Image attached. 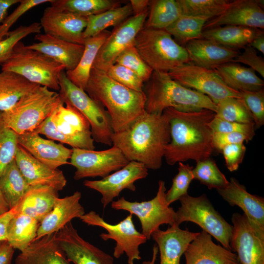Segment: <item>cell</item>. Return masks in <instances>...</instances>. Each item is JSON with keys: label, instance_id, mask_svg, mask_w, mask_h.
Here are the masks:
<instances>
[{"label": "cell", "instance_id": "44dd1931", "mask_svg": "<svg viewBox=\"0 0 264 264\" xmlns=\"http://www.w3.org/2000/svg\"><path fill=\"white\" fill-rule=\"evenodd\" d=\"M264 1L236 0L229 2L226 9L219 16L209 20L203 30L222 26L236 25L264 28Z\"/></svg>", "mask_w": 264, "mask_h": 264}, {"label": "cell", "instance_id": "4dcf8cb0", "mask_svg": "<svg viewBox=\"0 0 264 264\" xmlns=\"http://www.w3.org/2000/svg\"><path fill=\"white\" fill-rule=\"evenodd\" d=\"M229 88L236 91H257L264 89V82L250 67L231 62L213 69Z\"/></svg>", "mask_w": 264, "mask_h": 264}, {"label": "cell", "instance_id": "8fae6325", "mask_svg": "<svg viewBox=\"0 0 264 264\" xmlns=\"http://www.w3.org/2000/svg\"><path fill=\"white\" fill-rule=\"evenodd\" d=\"M166 188L165 182L158 181L157 194L153 199L142 202H131L124 197L111 202V208L116 210L127 211L134 215L139 220L142 233L147 240L152 233L159 229L163 224L173 225L175 222L176 211L170 207L166 200Z\"/></svg>", "mask_w": 264, "mask_h": 264}, {"label": "cell", "instance_id": "d4e9b609", "mask_svg": "<svg viewBox=\"0 0 264 264\" xmlns=\"http://www.w3.org/2000/svg\"><path fill=\"white\" fill-rule=\"evenodd\" d=\"M81 198V193L78 191L70 196L58 198L51 211L40 222L35 239L57 232L73 219L84 215L85 212L80 202Z\"/></svg>", "mask_w": 264, "mask_h": 264}, {"label": "cell", "instance_id": "94428289", "mask_svg": "<svg viewBox=\"0 0 264 264\" xmlns=\"http://www.w3.org/2000/svg\"><path fill=\"white\" fill-rule=\"evenodd\" d=\"M252 48L264 54V33L256 37L249 44Z\"/></svg>", "mask_w": 264, "mask_h": 264}, {"label": "cell", "instance_id": "db71d44e", "mask_svg": "<svg viewBox=\"0 0 264 264\" xmlns=\"http://www.w3.org/2000/svg\"><path fill=\"white\" fill-rule=\"evenodd\" d=\"M248 66L250 68L264 77V60L258 55L256 50L248 45L244 48L243 52L239 54L232 61Z\"/></svg>", "mask_w": 264, "mask_h": 264}, {"label": "cell", "instance_id": "681fc988", "mask_svg": "<svg viewBox=\"0 0 264 264\" xmlns=\"http://www.w3.org/2000/svg\"><path fill=\"white\" fill-rule=\"evenodd\" d=\"M242 98L251 112L255 129L264 124V90L257 91H241Z\"/></svg>", "mask_w": 264, "mask_h": 264}, {"label": "cell", "instance_id": "7a4b0ae2", "mask_svg": "<svg viewBox=\"0 0 264 264\" xmlns=\"http://www.w3.org/2000/svg\"><path fill=\"white\" fill-rule=\"evenodd\" d=\"M112 144L118 148L129 161L157 170L162 165L166 146L171 140L168 115L146 111L127 129L113 132Z\"/></svg>", "mask_w": 264, "mask_h": 264}, {"label": "cell", "instance_id": "2e32d148", "mask_svg": "<svg viewBox=\"0 0 264 264\" xmlns=\"http://www.w3.org/2000/svg\"><path fill=\"white\" fill-rule=\"evenodd\" d=\"M148 175V169L144 164L131 161L121 169L100 180H85L83 184L101 194V201L105 208L124 189L135 191L134 182L146 178Z\"/></svg>", "mask_w": 264, "mask_h": 264}, {"label": "cell", "instance_id": "603a6c76", "mask_svg": "<svg viewBox=\"0 0 264 264\" xmlns=\"http://www.w3.org/2000/svg\"><path fill=\"white\" fill-rule=\"evenodd\" d=\"M18 144L35 158L52 169L70 164L72 149L61 143L42 137L35 131H31L18 136Z\"/></svg>", "mask_w": 264, "mask_h": 264}, {"label": "cell", "instance_id": "e575fe53", "mask_svg": "<svg viewBox=\"0 0 264 264\" xmlns=\"http://www.w3.org/2000/svg\"><path fill=\"white\" fill-rule=\"evenodd\" d=\"M40 223L30 216L17 212L9 225L7 241L14 249L23 251L36 238Z\"/></svg>", "mask_w": 264, "mask_h": 264}, {"label": "cell", "instance_id": "6f0895ef", "mask_svg": "<svg viewBox=\"0 0 264 264\" xmlns=\"http://www.w3.org/2000/svg\"><path fill=\"white\" fill-rule=\"evenodd\" d=\"M14 251L7 241L0 242V264H11Z\"/></svg>", "mask_w": 264, "mask_h": 264}, {"label": "cell", "instance_id": "b9f144b4", "mask_svg": "<svg viewBox=\"0 0 264 264\" xmlns=\"http://www.w3.org/2000/svg\"><path fill=\"white\" fill-rule=\"evenodd\" d=\"M215 117L242 123L254 122L251 112L242 98L227 97L216 105Z\"/></svg>", "mask_w": 264, "mask_h": 264}, {"label": "cell", "instance_id": "7bdbcfd3", "mask_svg": "<svg viewBox=\"0 0 264 264\" xmlns=\"http://www.w3.org/2000/svg\"><path fill=\"white\" fill-rule=\"evenodd\" d=\"M192 172L194 179L199 181L209 189H223L229 182L216 162L210 157L197 162Z\"/></svg>", "mask_w": 264, "mask_h": 264}, {"label": "cell", "instance_id": "74e56055", "mask_svg": "<svg viewBox=\"0 0 264 264\" xmlns=\"http://www.w3.org/2000/svg\"><path fill=\"white\" fill-rule=\"evenodd\" d=\"M149 6L147 28L165 30L182 15L177 0H150Z\"/></svg>", "mask_w": 264, "mask_h": 264}, {"label": "cell", "instance_id": "83f0119b", "mask_svg": "<svg viewBox=\"0 0 264 264\" xmlns=\"http://www.w3.org/2000/svg\"><path fill=\"white\" fill-rule=\"evenodd\" d=\"M184 47L190 63L208 69H213L218 66L232 62L240 54L238 50L204 38L191 40Z\"/></svg>", "mask_w": 264, "mask_h": 264}, {"label": "cell", "instance_id": "cb8c5ba5", "mask_svg": "<svg viewBox=\"0 0 264 264\" xmlns=\"http://www.w3.org/2000/svg\"><path fill=\"white\" fill-rule=\"evenodd\" d=\"M186 264H236L237 254L212 241L204 230L189 243L184 253Z\"/></svg>", "mask_w": 264, "mask_h": 264}, {"label": "cell", "instance_id": "be15d7a7", "mask_svg": "<svg viewBox=\"0 0 264 264\" xmlns=\"http://www.w3.org/2000/svg\"><path fill=\"white\" fill-rule=\"evenodd\" d=\"M158 249L157 245L154 244L153 248V255L151 261H144L142 264H155V262L157 258Z\"/></svg>", "mask_w": 264, "mask_h": 264}, {"label": "cell", "instance_id": "ba28073f", "mask_svg": "<svg viewBox=\"0 0 264 264\" xmlns=\"http://www.w3.org/2000/svg\"><path fill=\"white\" fill-rule=\"evenodd\" d=\"M1 66V71L14 72L31 83L55 90L60 89L59 76L65 69L62 64L27 48L21 41L15 45L8 59Z\"/></svg>", "mask_w": 264, "mask_h": 264}, {"label": "cell", "instance_id": "11a10c76", "mask_svg": "<svg viewBox=\"0 0 264 264\" xmlns=\"http://www.w3.org/2000/svg\"><path fill=\"white\" fill-rule=\"evenodd\" d=\"M253 137L243 133L215 132L213 134V144L215 150L221 152L222 149L226 145L233 144L248 142Z\"/></svg>", "mask_w": 264, "mask_h": 264}, {"label": "cell", "instance_id": "816d5d0a", "mask_svg": "<svg viewBox=\"0 0 264 264\" xmlns=\"http://www.w3.org/2000/svg\"><path fill=\"white\" fill-rule=\"evenodd\" d=\"M208 126L213 132H238L249 135L253 137L255 135L254 122L242 123L225 121L216 117L208 123Z\"/></svg>", "mask_w": 264, "mask_h": 264}, {"label": "cell", "instance_id": "6125c7cd", "mask_svg": "<svg viewBox=\"0 0 264 264\" xmlns=\"http://www.w3.org/2000/svg\"><path fill=\"white\" fill-rule=\"evenodd\" d=\"M10 210L5 199L0 190V216Z\"/></svg>", "mask_w": 264, "mask_h": 264}, {"label": "cell", "instance_id": "e0dca14e", "mask_svg": "<svg viewBox=\"0 0 264 264\" xmlns=\"http://www.w3.org/2000/svg\"><path fill=\"white\" fill-rule=\"evenodd\" d=\"M67 260L74 264H114L113 258L82 238L71 222L56 234Z\"/></svg>", "mask_w": 264, "mask_h": 264}, {"label": "cell", "instance_id": "5b68a950", "mask_svg": "<svg viewBox=\"0 0 264 264\" xmlns=\"http://www.w3.org/2000/svg\"><path fill=\"white\" fill-rule=\"evenodd\" d=\"M61 104L59 93L38 85L1 111V116L5 125L19 135L34 131Z\"/></svg>", "mask_w": 264, "mask_h": 264}, {"label": "cell", "instance_id": "277c9868", "mask_svg": "<svg viewBox=\"0 0 264 264\" xmlns=\"http://www.w3.org/2000/svg\"><path fill=\"white\" fill-rule=\"evenodd\" d=\"M145 91V110L161 114L172 108L188 112L207 109L214 112L216 105L207 96L185 88L174 80L168 72L154 71L147 82Z\"/></svg>", "mask_w": 264, "mask_h": 264}, {"label": "cell", "instance_id": "8992f818", "mask_svg": "<svg viewBox=\"0 0 264 264\" xmlns=\"http://www.w3.org/2000/svg\"><path fill=\"white\" fill-rule=\"evenodd\" d=\"M61 104L35 130L49 139L78 148L94 150L89 123L77 109Z\"/></svg>", "mask_w": 264, "mask_h": 264}, {"label": "cell", "instance_id": "d6a6232c", "mask_svg": "<svg viewBox=\"0 0 264 264\" xmlns=\"http://www.w3.org/2000/svg\"><path fill=\"white\" fill-rule=\"evenodd\" d=\"M110 33L105 30L98 35L84 40V50L76 68L66 71L67 78L75 85L85 90L90 72L98 51Z\"/></svg>", "mask_w": 264, "mask_h": 264}, {"label": "cell", "instance_id": "484cf974", "mask_svg": "<svg viewBox=\"0 0 264 264\" xmlns=\"http://www.w3.org/2000/svg\"><path fill=\"white\" fill-rule=\"evenodd\" d=\"M198 233L181 229L175 224L165 230L158 229L154 232L151 238L159 251L160 264H180L181 256Z\"/></svg>", "mask_w": 264, "mask_h": 264}, {"label": "cell", "instance_id": "680465c9", "mask_svg": "<svg viewBox=\"0 0 264 264\" xmlns=\"http://www.w3.org/2000/svg\"><path fill=\"white\" fill-rule=\"evenodd\" d=\"M129 3L134 16L147 12L150 5V0H131Z\"/></svg>", "mask_w": 264, "mask_h": 264}, {"label": "cell", "instance_id": "f35d334b", "mask_svg": "<svg viewBox=\"0 0 264 264\" xmlns=\"http://www.w3.org/2000/svg\"><path fill=\"white\" fill-rule=\"evenodd\" d=\"M50 3L61 10L85 17L117 7L120 3L113 0H51Z\"/></svg>", "mask_w": 264, "mask_h": 264}, {"label": "cell", "instance_id": "30bf717a", "mask_svg": "<svg viewBox=\"0 0 264 264\" xmlns=\"http://www.w3.org/2000/svg\"><path fill=\"white\" fill-rule=\"evenodd\" d=\"M179 200L181 206L176 212L175 224L194 222L231 251L229 243L233 226L215 210L205 194L196 197L187 194Z\"/></svg>", "mask_w": 264, "mask_h": 264}, {"label": "cell", "instance_id": "52a82bcc", "mask_svg": "<svg viewBox=\"0 0 264 264\" xmlns=\"http://www.w3.org/2000/svg\"><path fill=\"white\" fill-rule=\"evenodd\" d=\"M134 46L153 71L168 72L190 63L185 48L165 30L143 27L135 38Z\"/></svg>", "mask_w": 264, "mask_h": 264}, {"label": "cell", "instance_id": "f6af8a7d", "mask_svg": "<svg viewBox=\"0 0 264 264\" xmlns=\"http://www.w3.org/2000/svg\"><path fill=\"white\" fill-rule=\"evenodd\" d=\"M41 29L40 23L35 22L28 25H21L10 31L8 36L0 41V65L8 59L18 42L29 35L40 33Z\"/></svg>", "mask_w": 264, "mask_h": 264}, {"label": "cell", "instance_id": "6da1fadb", "mask_svg": "<svg viewBox=\"0 0 264 264\" xmlns=\"http://www.w3.org/2000/svg\"><path fill=\"white\" fill-rule=\"evenodd\" d=\"M168 116L171 140L166 146L164 157L167 163L194 160L197 162L210 157L215 151L213 132L208 123L215 113L209 110L181 111L172 108L164 111Z\"/></svg>", "mask_w": 264, "mask_h": 264}, {"label": "cell", "instance_id": "f907efd6", "mask_svg": "<svg viewBox=\"0 0 264 264\" xmlns=\"http://www.w3.org/2000/svg\"><path fill=\"white\" fill-rule=\"evenodd\" d=\"M51 0H20L19 6L1 22L0 24V41L8 35L9 29L15 22L31 8Z\"/></svg>", "mask_w": 264, "mask_h": 264}, {"label": "cell", "instance_id": "ffe728a7", "mask_svg": "<svg viewBox=\"0 0 264 264\" xmlns=\"http://www.w3.org/2000/svg\"><path fill=\"white\" fill-rule=\"evenodd\" d=\"M40 23L45 34L68 42L84 44L83 33L88 17L51 5L44 9Z\"/></svg>", "mask_w": 264, "mask_h": 264}, {"label": "cell", "instance_id": "7c38bea8", "mask_svg": "<svg viewBox=\"0 0 264 264\" xmlns=\"http://www.w3.org/2000/svg\"><path fill=\"white\" fill-rule=\"evenodd\" d=\"M79 219L88 225L98 226L106 230L107 233H102L99 236L104 241L111 239L115 241L113 253L114 258L118 259L125 253L128 264H134V261L141 260L139 247L145 243L147 239L135 228L132 215L130 214L116 224L106 222L93 211L85 213Z\"/></svg>", "mask_w": 264, "mask_h": 264}, {"label": "cell", "instance_id": "91938a15", "mask_svg": "<svg viewBox=\"0 0 264 264\" xmlns=\"http://www.w3.org/2000/svg\"><path fill=\"white\" fill-rule=\"evenodd\" d=\"M20 0H0V22L5 17L8 9L13 5L20 2Z\"/></svg>", "mask_w": 264, "mask_h": 264}, {"label": "cell", "instance_id": "836d02e7", "mask_svg": "<svg viewBox=\"0 0 264 264\" xmlns=\"http://www.w3.org/2000/svg\"><path fill=\"white\" fill-rule=\"evenodd\" d=\"M38 85L32 83L14 72H0V111L13 106L24 94Z\"/></svg>", "mask_w": 264, "mask_h": 264}, {"label": "cell", "instance_id": "9f6ffc18", "mask_svg": "<svg viewBox=\"0 0 264 264\" xmlns=\"http://www.w3.org/2000/svg\"><path fill=\"white\" fill-rule=\"evenodd\" d=\"M18 212L17 206L0 216V242L7 240V231L10 222Z\"/></svg>", "mask_w": 264, "mask_h": 264}, {"label": "cell", "instance_id": "d590c367", "mask_svg": "<svg viewBox=\"0 0 264 264\" xmlns=\"http://www.w3.org/2000/svg\"><path fill=\"white\" fill-rule=\"evenodd\" d=\"M29 187L14 159L0 176V190L10 209L20 202Z\"/></svg>", "mask_w": 264, "mask_h": 264}, {"label": "cell", "instance_id": "f5cc1de1", "mask_svg": "<svg viewBox=\"0 0 264 264\" xmlns=\"http://www.w3.org/2000/svg\"><path fill=\"white\" fill-rule=\"evenodd\" d=\"M246 149L243 143L227 145L222 149L221 153L230 172L236 171L239 168L242 162Z\"/></svg>", "mask_w": 264, "mask_h": 264}, {"label": "cell", "instance_id": "3957f363", "mask_svg": "<svg viewBox=\"0 0 264 264\" xmlns=\"http://www.w3.org/2000/svg\"><path fill=\"white\" fill-rule=\"evenodd\" d=\"M85 91L109 113L113 132L129 127L145 112L144 92L116 82L106 72L92 67Z\"/></svg>", "mask_w": 264, "mask_h": 264}, {"label": "cell", "instance_id": "4fadbf2b", "mask_svg": "<svg viewBox=\"0 0 264 264\" xmlns=\"http://www.w3.org/2000/svg\"><path fill=\"white\" fill-rule=\"evenodd\" d=\"M168 73L182 86L207 96L216 105L227 97L241 98L240 92L226 85L214 69L190 62L175 67Z\"/></svg>", "mask_w": 264, "mask_h": 264}, {"label": "cell", "instance_id": "9a60e30c", "mask_svg": "<svg viewBox=\"0 0 264 264\" xmlns=\"http://www.w3.org/2000/svg\"><path fill=\"white\" fill-rule=\"evenodd\" d=\"M148 12L133 15L117 25L100 48L92 67L107 72L118 56L134 45L135 38L144 27Z\"/></svg>", "mask_w": 264, "mask_h": 264}, {"label": "cell", "instance_id": "ab89813d", "mask_svg": "<svg viewBox=\"0 0 264 264\" xmlns=\"http://www.w3.org/2000/svg\"><path fill=\"white\" fill-rule=\"evenodd\" d=\"M209 21L204 18L181 15L165 30L179 44L202 38L203 27Z\"/></svg>", "mask_w": 264, "mask_h": 264}, {"label": "cell", "instance_id": "c3c4849f", "mask_svg": "<svg viewBox=\"0 0 264 264\" xmlns=\"http://www.w3.org/2000/svg\"><path fill=\"white\" fill-rule=\"evenodd\" d=\"M106 72L110 77L118 83L133 90L143 91L144 82L127 67L114 64Z\"/></svg>", "mask_w": 264, "mask_h": 264}, {"label": "cell", "instance_id": "60d3db41", "mask_svg": "<svg viewBox=\"0 0 264 264\" xmlns=\"http://www.w3.org/2000/svg\"><path fill=\"white\" fill-rule=\"evenodd\" d=\"M182 15L211 20L220 15L230 1L226 0H177Z\"/></svg>", "mask_w": 264, "mask_h": 264}, {"label": "cell", "instance_id": "bcb514c9", "mask_svg": "<svg viewBox=\"0 0 264 264\" xmlns=\"http://www.w3.org/2000/svg\"><path fill=\"white\" fill-rule=\"evenodd\" d=\"M115 64L130 69L144 82L149 80L154 71L143 60L134 45L123 51L117 58Z\"/></svg>", "mask_w": 264, "mask_h": 264}, {"label": "cell", "instance_id": "f546056e", "mask_svg": "<svg viewBox=\"0 0 264 264\" xmlns=\"http://www.w3.org/2000/svg\"><path fill=\"white\" fill-rule=\"evenodd\" d=\"M58 191L47 186H30L17 205L18 213L30 216L39 222L51 211Z\"/></svg>", "mask_w": 264, "mask_h": 264}, {"label": "cell", "instance_id": "8d00e7d4", "mask_svg": "<svg viewBox=\"0 0 264 264\" xmlns=\"http://www.w3.org/2000/svg\"><path fill=\"white\" fill-rule=\"evenodd\" d=\"M132 11L129 3L100 14L88 17V23L83 33V38L95 36L109 27L117 26L129 18Z\"/></svg>", "mask_w": 264, "mask_h": 264}, {"label": "cell", "instance_id": "e7e4bbea", "mask_svg": "<svg viewBox=\"0 0 264 264\" xmlns=\"http://www.w3.org/2000/svg\"><path fill=\"white\" fill-rule=\"evenodd\" d=\"M236 264H241L240 263L238 262V263H237Z\"/></svg>", "mask_w": 264, "mask_h": 264}, {"label": "cell", "instance_id": "f1b7e54d", "mask_svg": "<svg viewBox=\"0 0 264 264\" xmlns=\"http://www.w3.org/2000/svg\"><path fill=\"white\" fill-rule=\"evenodd\" d=\"M56 234L35 239L17 256L15 264H71L57 241Z\"/></svg>", "mask_w": 264, "mask_h": 264}, {"label": "cell", "instance_id": "1f68e13d", "mask_svg": "<svg viewBox=\"0 0 264 264\" xmlns=\"http://www.w3.org/2000/svg\"><path fill=\"white\" fill-rule=\"evenodd\" d=\"M264 33L263 30L236 25L218 26L204 30L202 38L223 46L237 50L244 48L256 37Z\"/></svg>", "mask_w": 264, "mask_h": 264}, {"label": "cell", "instance_id": "7402d4cb", "mask_svg": "<svg viewBox=\"0 0 264 264\" xmlns=\"http://www.w3.org/2000/svg\"><path fill=\"white\" fill-rule=\"evenodd\" d=\"M15 160L21 174L30 186H47L58 191L66 186L63 172L41 162L18 145Z\"/></svg>", "mask_w": 264, "mask_h": 264}, {"label": "cell", "instance_id": "4316f807", "mask_svg": "<svg viewBox=\"0 0 264 264\" xmlns=\"http://www.w3.org/2000/svg\"><path fill=\"white\" fill-rule=\"evenodd\" d=\"M38 43L26 46L39 51L62 64L66 71L74 69L84 50V45L68 42L46 34H36Z\"/></svg>", "mask_w": 264, "mask_h": 264}, {"label": "cell", "instance_id": "9c48e42d", "mask_svg": "<svg viewBox=\"0 0 264 264\" xmlns=\"http://www.w3.org/2000/svg\"><path fill=\"white\" fill-rule=\"evenodd\" d=\"M59 95L65 104L77 109L89 123L94 141L111 146L113 133L110 117L106 109L84 90L75 85L62 71L59 76Z\"/></svg>", "mask_w": 264, "mask_h": 264}, {"label": "cell", "instance_id": "ac0fdd59", "mask_svg": "<svg viewBox=\"0 0 264 264\" xmlns=\"http://www.w3.org/2000/svg\"><path fill=\"white\" fill-rule=\"evenodd\" d=\"M231 251L236 252L241 264H264V241L259 238L246 216L238 213L231 218Z\"/></svg>", "mask_w": 264, "mask_h": 264}, {"label": "cell", "instance_id": "7dc6e473", "mask_svg": "<svg viewBox=\"0 0 264 264\" xmlns=\"http://www.w3.org/2000/svg\"><path fill=\"white\" fill-rule=\"evenodd\" d=\"M193 166L178 162V173L173 179L170 189L166 193V200L169 205L188 194L190 184L194 179Z\"/></svg>", "mask_w": 264, "mask_h": 264}, {"label": "cell", "instance_id": "ee69618b", "mask_svg": "<svg viewBox=\"0 0 264 264\" xmlns=\"http://www.w3.org/2000/svg\"><path fill=\"white\" fill-rule=\"evenodd\" d=\"M18 134L4 124L0 111V176L15 159Z\"/></svg>", "mask_w": 264, "mask_h": 264}, {"label": "cell", "instance_id": "d6986e66", "mask_svg": "<svg viewBox=\"0 0 264 264\" xmlns=\"http://www.w3.org/2000/svg\"><path fill=\"white\" fill-rule=\"evenodd\" d=\"M230 206H238L244 212L257 236L264 241V198L247 192L235 178L231 177L223 189L217 190Z\"/></svg>", "mask_w": 264, "mask_h": 264}, {"label": "cell", "instance_id": "5bb4252c", "mask_svg": "<svg viewBox=\"0 0 264 264\" xmlns=\"http://www.w3.org/2000/svg\"><path fill=\"white\" fill-rule=\"evenodd\" d=\"M70 164L76 168L75 180L87 177H106L116 171L130 161L117 147L95 151L72 148Z\"/></svg>", "mask_w": 264, "mask_h": 264}]
</instances>
